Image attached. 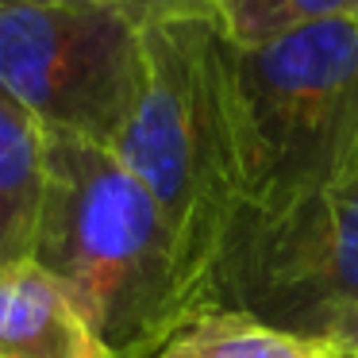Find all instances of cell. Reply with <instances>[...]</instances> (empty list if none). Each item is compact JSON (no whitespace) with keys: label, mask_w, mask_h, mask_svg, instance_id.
<instances>
[{"label":"cell","mask_w":358,"mask_h":358,"mask_svg":"<svg viewBox=\"0 0 358 358\" xmlns=\"http://www.w3.org/2000/svg\"><path fill=\"white\" fill-rule=\"evenodd\" d=\"M243 212L278 216L358 162V24L301 27L262 47L227 43Z\"/></svg>","instance_id":"obj_3"},{"label":"cell","mask_w":358,"mask_h":358,"mask_svg":"<svg viewBox=\"0 0 358 358\" xmlns=\"http://www.w3.org/2000/svg\"><path fill=\"white\" fill-rule=\"evenodd\" d=\"M116 158L143 181L189 278L216 308V266L243 212L227 39L212 20L143 27V81Z\"/></svg>","instance_id":"obj_2"},{"label":"cell","mask_w":358,"mask_h":358,"mask_svg":"<svg viewBox=\"0 0 358 358\" xmlns=\"http://www.w3.org/2000/svg\"><path fill=\"white\" fill-rule=\"evenodd\" d=\"M0 4H85V0H0Z\"/></svg>","instance_id":"obj_12"},{"label":"cell","mask_w":358,"mask_h":358,"mask_svg":"<svg viewBox=\"0 0 358 358\" xmlns=\"http://www.w3.org/2000/svg\"><path fill=\"white\" fill-rule=\"evenodd\" d=\"M331 20H355L358 0H216L212 24L231 47H262L289 31Z\"/></svg>","instance_id":"obj_9"},{"label":"cell","mask_w":358,"mask_h":358,"mask_svg":"<svg viewBox=\"0 0 358 358\" xmlns=\"http://www.w3.org/2000/svg\"><path fill=\"white\" fill-rule=\"evenodd\" d=\"M0 358H112L73 293L35 258L0 266Z\"/></svg>","instance_id":"obj_6"},{"label":"cell","mask_w":358,"mask_h":358,"mask_svg":"<svg viewBox=\"0 0 358 358\" xmlns=\"http://www.w3.org/2000/svg\"><path fill=\"white\" fill-rule=\"evenodd\" d=\"M120 12L135 20L139 27L181 24V20H212L216 0H112Z\"/></svg>","instance_id":"obj_10"},{"label":"cell","mask_w":358,"mask_h":358,"mask_svg":"<svg viewBox=\"0 0 358 358\" xmlns=\"http://www.w3.org/2000/svg\"><path fill=\"white\" fill-rule=\"evenodd\" d=\"M31 258L50 270L112 358H150L212 301L189 278L170 227L116 150L47 131V189Z\"/></svg>","instance_id":"obj_1"},{"label":"cell","mask_w":358,"mask_h":358,"mask_svg":"<svg viewBox=\"0 0 358 358\" xmlns=\"http://www.w3.org/2000/svg\"><path fill=\"white\" fill-rule=\"evenodd\" d=\"M335 339H339V343H343V347H347V350H350V355H355V358H358V316H355V320H350V324H347V327H343V331H339V335H335Z\"/></svg>","instance_id":"obj_11"},{"label":"cell","mask_w":358,"mask_h":358,"mask_svg":"<svg viewBox=\"0 0 358 358\" xmlns=\"http://www.w3.org/2000/svg\"><path fill=\"white\" fill-rule=\"evenodd\" d=\"M47 189V127L0 85V266L35 250Z\"/></svg>","instance_id":"obj_7"},{"label":"cell","mask_w":358,"mask_h":358,"mask_svg":"<svg viewBox=\"0 0 358 358\" xmlns=\"http://www.w3.org/2000/svg\"><path fill=\"white\" fill-rule=\"evenodd\" d=\"M150 358H355L339 339H316L273 327L247 312L212 308L189 320Z\"/></svg>","instance_id":"obj_8"},{"label":"cell","mask_w":358,"mask_h":358,"mask_svg":"<svg viewBox=\"0 0 358 358\" xmlns=\"http://www.w3.org/2000/svg\"><path fill=\"white\" fill-rule=\"evenodd\" d=\"M216 308L316 339L358 316V162L278 216L239 212L216 266Z\"/></svg>","instance_id":"obj_4"},{"label":"cell","mask_w":358,"mask_h":358,"mask_svg":"<svg viewBox=\"0 0 358 358\" xmlns=\"http://www.w3.org/2000/svg\"><path fill=\"white\" fill-rule=\"evenodd\" d=\"M139 81L143 27L112 0L0 4V85L47 131L112 147Z\"/></svg>","instance_id":"obj_5"}]
</instances>
